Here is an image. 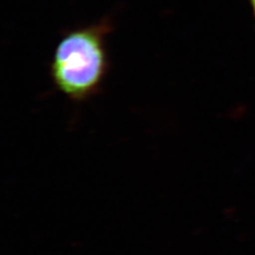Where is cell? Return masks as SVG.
Masks as SVG:
<instances>
[{"mask_svg": "<svg viewBox=\"0 0 255 255\" xmlns=\"http://www.w3.org/2000/svg\"><path fill=\"white\" fill-rule=\"evenodd\" d=\"M111 19L65 32L55 47L50 77L55 87L74 102H83L101 91L109 72L107 36Z\"/></svg>", "mask_w": 255, "mask_h": 255, "instance_id": "obj_1", "label": "cell"}, {"mask_svg": "<svg viewBox=\"0 0 255 255\" xmlns=\"http://www.w3.org/2000/svg\"><path fill=\"white\" fill-rule=\"evenodd\" d=\"M249 1L251 3V6H252V9H253V11H254V15H255V0H249Z\"/></svg>", "mask_w": 255, "mask_h": 255, "instance_id": "obj_2", "label": "cell"}]
</instances>
